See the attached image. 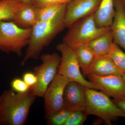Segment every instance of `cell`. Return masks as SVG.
Instances as JSON below:
<instances>
[{"label": "cell", "mask_w": 125, "mask_h": 125, "mask_svg": "<svg viewBox=\"0 0 125 125\" xmlns=\"http://www.w3.org/2000/svg\"><path fill=\"white\" fill-rule=\"evenodd\" d=\"M37 97L31 88L19 93L11 88L0 95V125H23Z\"/></svg>", "instance_id": "obj_1"}, {"label": "cell", "mask_w": 125, "mask_h": 125, "mask_svg": "<svg viewBox=\"0 0 125 125\" xmlns=\"http://www.w3.org/2000/svg\"><path fill=\"white\" fill-rule=\"evenodd\" d=\"M65 8L52 19L38 21L32 27L29 42L21 63L22 66L30 59H38L44 48L66 28L64 23Z\"/></svg>", "instance_id": "obj_2"}, {"label": "cell", "mask_w": 125, "mask_h": 125, "mask_svg": "<svg viewBox=\"0 0 125 125\" xmlns=\"http://www.w3.org/2000/svg\"><path fill=\"white\" fill-rule=\"evenodd\" d=\"M94 13L79 20L68 27V31L62 39V43L73 48L87 44L94 38L111 29V27L97 26Z\"/></svg>", "instance_id": "obj_3"}, {"label": "cell", "mask_w": 125, "mask_h": 125, "mask_svg": "<svg viewBox=\"0 0 125 125\" xmlns=\"http://www.w3.org/2000/svg\"><path fill=\"white\" fill-rule=\"evenodd\" d=\"M86 96L85 112L88 115L96 116L107 124L119 117L125 118V113L117 107L107 95L97 90L85 87Z\"/></svg>", "instance_id": "obj_4"}, {"label": "cell", "mask_w": 125, "mask_h": 125, "mask_svg": "<svg viewBox=\"0 0 125 125\" xmlns=\"http://www.w3.org/2000/svg\"><path fill=\"white\" fill-rule=\"evenodd\" d=\"M32 30L20 28L11 21H0V51L20 56L23 48L28 45Z\"/></svg>", "instance_id": "obj_5"}, {"label": "cell", "mask_w": 125, "mask_h": 125, "mask_svg": "<svg viewBox=\"0 0 125 125\" xmlns=\"http://www.w3.org/2000/svg\"><path fill=\"white\" fill-rule=\"evenodd\" d=\"M42 63L34 67L33 72L37 78V82L30 87L37 97H43L49 84L57 73L61 57L57 52L43 54L40 57Z\"/></svg>", "instance_id": "obj_6"}, {"label": "cell", "mask_w": 125, "mask_h": 125, "mask_svg": "<svg viewBox=\"0 0 125 125\" xmlns=\"http://www.w3.org/2000/svg\"><path fill=\"white\" fill-rule=\"evenodd\" d=\"M56 49L61 54L57 73L66 77L70 81H75L86 88L97 90L95 85L86 80L81 72L80 66L73 48L62 42L57 45Z\"/></svg>", "instance_id": "obj_7"}, {"label": "cell", "mask_w": 125, "mask_h": 125, "mask_svg": "<svg viewBox=\"0 0 125 125\" xmlns=\"http://www.w3.org/2000/svg\"><path fill=\"white\" fill-rule=\"evenodd\" d=\"M69 81L66 77L57 73L49 84L43 97L45 119L63 108V93Z\"/></svg>", "instance_id": "obj_8"}, {"label": "cell", "mask_w": 125, "mask_h": 125, "mask_svg": "<svg viewBox=\"0 0 125 125\" xmlns=\"http://www.w3.org/2000/svg\"><path fill=\"white\" fill-rule=\"evenodd\" d=\"M87 76L97 90L108 97L115 99L125 98V83L122 75L99 76L91 74Z\"/></svg>", "instance_id": "obj_9"}, {"label": "cell", "mask_w": 125, "mask_h": 125, "mask_svg": "<svg viewBox=\"0 0 125 125\" xmlns=\"http://www.w3.org/2000/svg\"><path fill=\"white\" fill-rule=\"evenodd\" d=\"M101 0H71L66 4L64 15L66 28L79 20L94 13Z\"/></svg>", "instance_id": "obj_10"}, {"label": "cell", "mask_w": 125, "mask_h": 125, "mask_svg": "<svg viewBox=\"0 0 125 125\" xmlns=\"http://www.w3.org/2000/svg\"><path fill=\"white\" fill-rule=\"evenodd\" d=\"M63 99V108L71 112H85L87 100L85 87L79 83L69 81L65 88Z\"/></svg>", "instance_id": "obj_11"}, {"label": "cell", "mask_w": 125, "mask_h": 125, "mask_svg": "<svg viewBox=\"0 0 125 125\" xmlns=\"http://www.w3.org/2000/svg\"><path fill=\"white\" fill-rule=\"evenodd\" d=\"M115 13L111 26L113 42L125 51V10L121 0H114Z\"/></svg>", "instance_id": "obj_12"}, {"label": "cell", "mask_w": 125, "mask_h": 125, "mask_svg": "<svg viewBox=\"0 0 125 125\" xmlns=\"http://www.w3.org/2000/svg\"><path fill=\"white\" fill-rule=\"evenodd\" d=\"M38 21V8L32 4L23 3L16 12L12 22L20 28H32Z\"/></svg>", "instance_id": "obj_13"}, {"label": "cell", "mask_w": 125, "mask_h": 125, "mask_svg": "<svg viewBox=\"0 0 125 125\" xmlns=\"http://www.w3.org/2000/svg\"><path fill=\"white\" fill-rule=\"evenodd\" d=\"M91 74L99 76L122 74L107 55L96 57L88 71L87 76Z\"/></svg>", "instance_id": "obj_14"}, {"label": "cell", "mask_w": 125, "mask_h": 125, "mask_svg": "<svg viewBox=\"0 0 125 125\" xmlns=\"http://www.w3.org/2000/svg\"><path fill=\"white\" fill-rule=\"evenodd\" d=\"M114 0H101L94 14L95 22L99 27H111L114 13Z\"/></svg>", "instance_id": "obj_15"}, {"label": "cell", "mask_w": 125, "mask_h": 125, "mask_svg": "<svg viewBox=\"0 0 125 125\" xmlns=\"http://www.w3.org/2000/svg\"><path fill=\"white\" fill-rule=\"evenodd\" d=\"M113 42L111 29L94 38L87 43L97 56L107 55Z\"/></svg>", "instance_id": "obj_16"}, {"label": "cell", "mask_w": 125, "mask_h": 125, "mask_svg": "<svg viewBox=\"0 0 125 125\" xmlns=\"http://www.w3.org/2000/svg\"><path fill=\"white\" fill-rule=\"evenodd\" d=\"M76 54V58L84 77L87 76L88 72L96 58L92 48L87 44H83L73 48Z\"/></svg>", "instance_id": "obj_17"}, {"label": "cell", "mask_w": 125, "mask_h": 125, "mask_svg": "<svg viewBox=\"0 0 125 125\" xmlns=\"http://www.w3.org/2000/svg\"><path fill=\"white\" fill-rule=\"evenodd\" d=\"M23 3L21 0L0 1V21L12 22L16 12Z\"/></svg>", "instance_id": "obj_18"}, {"label": "cell", "mask_w": 125, "mask_h": 125, "mask_svg": "<svg viewBox=\"0 0 125 125\" xmlns=\"http://www.w3.org/2000/svg\"><path fill=\"white\" fill-rule=\"evenodd\" d=\"M66 4L48 6L38 8V21L52 19L66 7Z\"/></svg>", "instance_id": "obj_19"}, {"label": "cell", "mask_w": 125, "mask_h": 125, "mask_svg": "<svg viewBox=\"0 0 125 125\" xmlns=\"http://www.w3.org/2000/svg\"><path fill=\"white\" fill-rule=\"evenodd\" d=\"M122 74H125V53L119 46L113 42L110 51L107 54Z\"/></svg>", "instance_id": "obj_20"}, {"label": "cell", "mask_w": 125, "mask_h": 125, "mask_svg": "<svg viewBox=\"0 0 125 125\" xmlns=\"http://www.w3.org/2000/svg\"><path fill=\"white\" fill-rule=\"evenodd\" d=\"M71 112L62 108L47 119V124L50 125H65Z\"/></svg>", "instance_id": "obj_21"}, {"label": "cell", "mask_w": 125, "mask_h": 125, "mask_svg": "<svg viewBox=\"0 0 125 125\" xmlns=\"http://www.w3.org/2000/svg\"><path fill=\"white\" fill-rule=\"evenodd\" d=\"M88 115L85 111L72 112L65 125H82Z\"/></svg>", "instance_id": "obj_22"}, {"label": "cell", "mask_w": 125, "mask_h": 125, "mask_svg": "<svg viewBox=\"0 0 125 125\" xmlns=\"http://www.w3.org/2000/svg\"><path fill=\"white\" fill-rule=\"evenodd\" d=\"M10 87L11 89L14 92L19 93H23L28 92L30 88L22 79L20 78L13 79L10 83Z\"/></svg>", "instance_id": "obj_23"}, {"label": "cell", "mask_w": 125, "mask_h": 125, "mask_svg": "<svg viewBox=\"0 0 125 125\" xmlns=\"http://www.w3.org/2000/svg\"><path fill=\"white\" fill-rule=\"evenodd\" d=\"M71 0H32V4L38 8L48 6L67 4Z\"/></svg>", "instance_id": "obj_24"}, {"label": "cell", "mask_w": 125, "mask_h": 125, "mask_svg": "<svg viewBox=\"0 0 125 125\" xmlns=\"http://www.w3.org/2000/svg\"><path fill=\"white\" fill-rule=\"evenodd\" d=\"M22 79L30 87L34 86L37 82V78L36 75L31 72H27L23 74Z\"/></svg>", "instance_id": "obj_25"}, {"label": "cell", "mask_w": 125, "mask_h": 125, "mask_svg": "<svg viewBox=\"0 0 125 125\" xmlns=\"http://www.w3.org/2000/svg\"><path fill=\"white\" fill-rule=\"evenodd\" d=\"M112 101L117 107L125 113V98L117 99H113Z\"/></svg>", "instance_id": "obj_26"}, {"label": "cell", "mask_w": 125, "mask_h": 125, "mask_svg": "<svg viewBox=\"0 0 125 125\" xmlns=\"http://www.w3.org/2000/svg\"><path fill=\"white\" fill-rule=\"evenodd\" d=\"M21 0L25 4H32V0Z\"/></svg>", "instance_id": "obj_27"}, {"label": "cell", "mask_w": 125, "mask_h": 125, "mask_svg": "<svg viewBox=\"0 0 125 125\" xmlns=\"http://www.w3.org/2000/svg\"><path fill=\"white\" fill-rule=\"evenodd\" d=\"M122 76L123 78V79L124 80L125 83V74H122Z\"/></svg>", "instance_id": "obj_28"}, {"label": "cell", "mask_w": 125, "mask_h": 125, "mask_svg": "<svg viewBox=\"0 0 125 125\" xmlns=\"http://www.w3.org/2000/svg\"><path fill=\"white\" fill-rule=\"evenodd\" d=\"M122 1V3L124 6V8H125V0H121Z\"/></svg>", "instance_id": "obj_29"}, {"label": "cell", "mask_w": 125, "mask_h": 125, "mask_svg": "<svg viewBox=\"0 0 125 125\" xmlns=\"http://www.w3.org/2000/svg\"><path fill=\"white\" fill-rule=\"evenodd\" d=\"M2 0H0V1H1Z\"/></svg>", "instance_id": "obj_30"}]
</instances>
